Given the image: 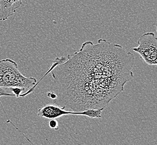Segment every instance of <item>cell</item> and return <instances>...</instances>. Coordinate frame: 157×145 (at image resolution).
<instances>
[{
	"mask_svg": "<svg viewBox=\"0 0 157 145\" xmlns=\"http://www.w3.org/2000/svg\"><path fill=\"white\" fill-rule=\"evenodd\" d=\"M53 61V103L71 111L104 109L134 78L133 53L104 39L84 42L78 52Z\"/></svg>",
	"mask_w": 157,
	"mask_h": 145,
	"instance_id": "6da1fadb",
	"label": "cell"
},
{
	"mask_svg": "<svg viewBox=\"0 0 157 145\" xmlns=\"http://www.w3.org/2000/svg\"><path fill=\"white\" fill-rule=\"evenodd\" d=\"M11 89L13 92V93L15 95V97L17 98L20 97V96L22 92L26 91L25 88H20V87H13L11 88Z\"/></svg>",
	"mask_w": 157,
	"mask_h": 145,
	"instance_id": "ba28073f",
	"label": "cell"
},
{
	"mask_svg": "<svg viewBox=\"0 0 157 145\" xmlns=\"http://www.w3.org/2000/svg\"><path fill=\"white\" fill-rule=\"evenodd\" d=\"M0 144H1V141H0Z\"/></svg>",
	"mask_w": 157,
	"mask_h": 145,
	"instance_id": "9c48e42d",
	"label": "cell"
},
{
	"mask_svg": "<svg viewBox=\"0 0 157 145\" xmlns=\"http://www.w3.org/2000/svg\"><path fill=\"white\" fill-rule=\"evenodd\" d=\"M37 82L34 77H26L18 69L16 62L9 58L0 61V87L6 88H24L27 91L21 94L25 97L33 92V88Z\"/></svg>",
	"mask_w": 157,
	"mask_h": 145,
	"instance_id": "7a4b0ae2",
	"label": "cell"
},
{
	"mask_svg": "<svg viewBox=\"0 0 157 145\" xmlns=\"http://www.w3.org/2000/svg\"><path fill=\"white\" fill-rule=\"evenodd\" d=\"M48 126L50 128L56 131L59 128L58 121L56 119H50V121L48 122Z\"/></svg>",
	"mask_w": 157,
	"mask_h": 145,
	"instance_id": "52a82bcc",
	"label": "cell"
},
{
	"mask_svg": "<svg viewBox=\"0 0 157 145\" xmlns=\"http://www.w3.org/2000/svg\"><path fill=\"white\" fill-rule=\"evenodd\" d=\"M24 1L0 0V21H6L13 15Z\"/></svg>",
	"mask_w": 157,
	"mask_h": 145,
	"instance_id": "5b68a950",
	"label": "cell"
},
{
	"mask_svg": "<svg viewBox=\"0 0 157 145\" xmlns=\"http://www.w3.org/2000/svg\"><path fill=\"white\" fill-rule=\"evenodd\" d=\"M15 97V95L13 93H10L8 92V91L6 89V88H3V87H0V98L1 97ZM0 106H1V107H2V108L3 109V112L4 113H5V115H6V117H7V120L6 121V122L7 123H11V124L13 125L15 128L17 130H18V131L20 132V133L22 134V135H24L23 133H22L21 132V131H20L19 129H18L17 127H16L15 125L13 124V123H12L11 121H10V120L9 118V116H7V113H6V111H5V109H4V107H3V105H2V104L1 103V101H0ZM24 137H25L24 135H23Z\"/></svg>",
	"mask_w": 157,
	"mask_h": 145,
	"instance_id": "8992f818",
	"label": "cell"
},
{
	"mask_svg": "<svg viewBox=\"0 0 157 145\" xmlns=\"http://www.w3.org/2000/svg\"><path fill=\"white\" fill-rule=\"evenodd\" d=\"M138 46L133 48L134 52L141 57L149 65H157V38L154 33H145L137 41Z\"/></svg>",
	"mask_w": 157,
	"mask_h": 145,
	"instance_id": "3957f363",
	"label": "cell"
},
{
	"mask_svg": "<svg viewBox=\"0 0 157 145\" xmlns=\"http://www.w3.org/2000/svg\"><path fill=\"white\" fill-rule=\"evenodd\" d=\"M103 109H88L81 112L65 111L57 105L46 104L38 109L37 116L41 118L56 119L65 115H78L87 116L90 118H100Z\"/></svg>",
	"mask_w": 157,
	"mask_h": 145,
	"instance_id": "277c9868",
	"label": "cell"
}]
</instances>
